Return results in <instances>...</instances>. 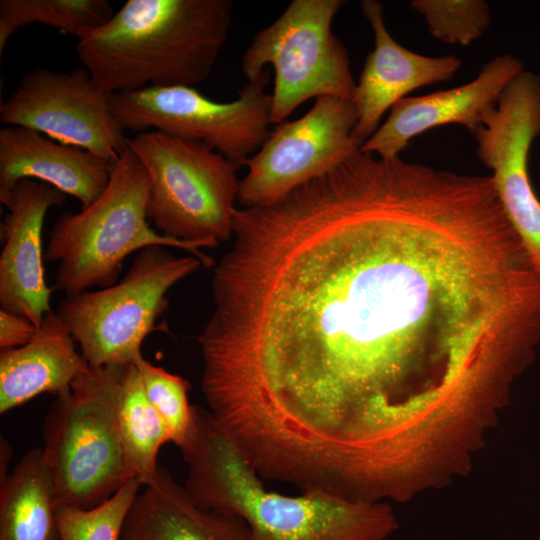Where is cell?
<instances>
[{"instance_id": "obj_1", "label": "cell", "mask_w": 540, "mask_h": 540, "mask_svg": "<svg viewBox=\"0 0 540 540\" xmlns=\"http://www.w3.org/2000/svg\"><path fill=\"white\" fill-rule=\"evenodd\" d=\"M198 336L202 392L270 480L383 483L534 362L540 274L490 176L360 149L235 209Z\"/></svg>"}, {"instance_id": "obj_2", "label": "cell", "mask_w": 540, "mask_h": 540, "mask_svg": "<svg viewBox=\"0 0 540 540\" xmlns=\"http://www.w3.org/2000/svg\"><path fill=\"white\" fill-rule=\"evenodd\" d=\"M179 449L189 497L205 509L240 518L247 540H388L399 527L387 502L267 490L235 440L200 406H193L192 424Z\"/></svg>"}, {"instance_id": "obj_3", "label": "cell", "mask_w": 540, "mask_h": 540, "mask_svg": "<svg viewBox=\"0 0 540 540\" xmlns=\"http://www.w3.org/2000/svg\"><path fill=\"white\" fill-rule=\"evenodd\" d=\"M231 0H128L77 40L94 82L114 94L146 87H195L228 38Z\"/></svg>"}, {"instance_id": "obj_4", "label": "cell", "mask_w": 540, "mask_h": 540, "mask_svg": "<svg viewBox=\"0 0 540 540\" xmlns=\"http://www.w3.org/2000/svg\"><path fill=\"white\" fill-rule=\"evenodd\" d=\"M127 143V142H126ZM149 175L128 145L113 161L108 185L80 212H65L53 224L44 252L58 262L56 287L67 295L117 283L125 259L150 246H171L193 254L205 266L212 259L196 244L156 232L146 208Z\"/></svg>"}, {"instance_id": "obj_5", "label": "cell", "mask_w": 540, "mask_h": 540, "mask_svg": "<svg viewBox=\"0 0 540 540\" xmlns=\"http://www.w3.org/2000/svg\"><path fill=\"white\" fill-rule=\"evenodd\" d=\"M125 367L90 366L57 395L44 420L42 458L58 506L95 507L134 478L118 425Z\"/></svg>"}, {"instance_id": "obj_6", "label": "cell", "mask_w": 540, "mask_h": 540, "mask_svg": "<svg viewBox=\"0 0 540 540\" xmlns=\"http://www.w3.org/2000/svg\"><path fill=\"white\" fill-rule=\"evenodd\" d=\"M126 142L149 175L147 218L161 234L200 248L231 237L238 165L201 142L160 131Z\"/></svg>"}, {"instance_id": "obj_7", "label": "cell", "mask_w": 540, "mask_h": 540, "mask_svg": "<svg viewBox=\"0 0 540 540\" xmlns=\"http://www.w3.org/2000/svg\"><path fill=\"white\" fill-rule=\"evenodd\" d=\"M200 264L195 256L176 257L162 246L144 248L120 282L66 295L56 313L90 366L133 363L145 338L158 329L167 292Z\"/></svg>"}, {"instance_id": "obj_8", "label": "cell", "mask_w": 540, "mask_h": 540, "mask_svg": "<svg viewBox=\"0 0 540 540\" xmlns=\"http://www.w3.org/2000/svg\"><path fill=\"white\" fill-rule=\"evenodd\" d=\"M343 0H293L280 17L259 31L241 62L248 81L266 65L274 69L272 124H279L311 98L333 96L353 100L356 83L348 52L332 32Z\"/></svg>"}, {"instance_id": "obj_9", "label": "cell", "mask_w": 540, "mask_h": 540, "mask_svg": "<svg viewBox=\"0 0 540 540\" xmlns=\"http://www.w3.org/2000/svg\"><path fill=\"white\" fill-rule=\"evenodd\" d=\"M268 82L269 72L264 70L227 103L211 100L193 87L174 86L114 93L109 105L124 130H155L198 141L241 165L271 133Z\"/></svg>"}, {"instance_id": "obj_10", "label": "cell", "mask_w": 540, "mask_h": 540, "mask_svg": "<svg viewBox=\"0 0 540 540\" xmlns=\"http://www.w3.org/2000/svg\"><path fill=\"white\" fill-rule=\"evenodd\" d=\"M356 123L353 101L316 98L301 118L279 123L244 163L248 172L239 181L237 200L245 208L270 205L331 171L360 149L352 138Z\"/></svg>"}, {"instance_id": "obj_11", "label": "cell", "mask_w": 540, "mask_h": 540, "mask_svg": "<svg viewBox=\"0 0 540 540\" xmlns=\"http://www.w3.org/2000/svg\"><path fill=\"white\" fill-rule=\"evenodd\" d=\"M110 95L84 67L70 72L36 68L0 103V120L115 161L127 137L111 112Z\"/></svg>"}, {"instance_id": "obj_12", "label": "cell", "mask_w": 540, "mask_h": 540, "mask_svg": "<svg viewBox=\"0 0 540 540\" xmlns=\"http://www.w3.org/2000/svg\"><path fill=\"white\" fill-rule=\"evenodd\" d=\"M474 135L477 156L492 171L500 204L540 273V201L528 170L531 144L540 136V76L518 75Z\"/></svg>"}, {"instance_id": "obj_13", "label": "cell", "mask_w": 540, "mask_h": 540, "mask_svg": "<svg viewBox=\"0 0 540 540\" xmlns=\"http://www.w3.org/2000/svg\"><path fill=\"white\" fill-rule=\"evenodd\" d=\"M0 201L9 211L1 225V310L24 317L38 328L51 311L54 291L46 283L43 266L44 219L48 210L62 206L66 197L51 185L22 179L0 196Z\"/></svg>"}, {"instance_id": "obj_14", "label": "cell", "mask_w": 540, "mask_h": 540, "mask_svg": "<svg viewBox=\"0 0 540 540\" xmlns=\"http://www.w3.org/2000/svg\"><path fill=\"white\" fill-rule=\"evenodd\" d=\"M523 71L519 59L502 55L487 62L469 83L403 98L360 150L384 159L396 158L414 137L449 124H460L475 134L504 90Z\"/></svg>"}, {"instance_id": "obj_15", "label": "cell", "mask_w": 540, "mask_h": 540, "mask_svg": "<svg viewBox=\"0 0 540 540\" xmlns=\"http://www.w3.org/2000/svg\"><path fill=\"white\" fill-rule=\"evenodd\" d=\"M361 9L374 32L375 47L366 58L352 100L357 111L352 138L360 148L389 108L417 88L451 79L462 63L455 56L428 57L401 46L385 26L380 2L364 0Z\"/></svg>"}, {"instance_id": "obj_16", "label": "cell", "mask_w": 540, "mask_h": 540, "mask_svg": "<svg viewBox=\"0 0 540 540\" xmlns=\"http://www.w3.org/2000/svg\"><path fill=\"white\" fill-rule=\"evenodd\" d=\"M113 161L16 126L0 130V196L33 179L77 198L82 208L108 185Z\"/></svg>"}, {"instance_id": "obj_17", "label": "cell", "mask_w": 540, "mask_h": 540, "mask_svg": "<svg viewBox=\"0 0 540 540\" xmlns=\"http://www.w3.org/2000/svg\"><path fill=\"white\" fill-rule=\"evenodd\" d=\"M75 340L52 310L25 345L0 353V413L4 414L43 393L68 390L90 367Z\"/></svg>"}, {"instance_id": "obj_18", "label": "cell", "mask_w": 540, "mask_h": 540, "mask_svg": "<svg viewBox=\"0 0 540 540\" xmlns=\"http://www.w3.org/2000/svg\"><path fill=\"white\" fill-rule=\"evenodd\" d=\"M143 487L126 518L122 540H247L240 518L196 504L163 466Z\"/></svg>"}, {"instance_id": "obj_19", "label": "cell", "mask_w": 540, "mask_h": 540, "mask_svg": "<svg viewBox=\"0 0 540 540\" xmlns=\"http://www.w3.org/2000/svg\"><path fill=\"white\" fill-rule=\"evenodd\" d=\"M53 484L42 450L26 452L0 488V540H60Z\"/></svg>"}, {"instance_id": "obj_20", "label": "cell", "mask_w": 540, "mask_h": 540, "mask_svg": "<svg viewBox=\"0 0 540 540\" xmlns=\"http://www.w3.org/2000/svg\"><path fill=\"white\" fill-rule=\"evenodd\" d=\"M118 425L131 475L145 486L156 476L157 456L170 441L168 429L148 400L134 363L125 367L118 402Z\"/></svg>"}, {"instance_id": "obj_21", "label": "cell", "mask_w": 540, "mask_h": 540, "mask_svg": "<svg viewBox=\"0 0 540 540\" xmlns=\"http://www.w3.org/2000/svg\"><path fill=\"white\" fill-rule=\"evenodd\" d=\"M114 14L107 0H1L0 54L19 29L34 23L81 38Z\"/></svg>"}, {"instance_id": "obj_22", "label": "cell", "mask_w": 540, "mask_h": 540, "mask_svg": "<svg viewBox=\"0 0 540 540\" xmlns=\"http://www.w3.org/2000/svg\"><path fill=\"white\" fill-rule=\"evenodd\" d=\"M141 486L133 478L109 499L89 509L59 506L57 519L60 540L122 539L126 518Z\"/></svg>"}, {"instance_id": "obj_23", "label": "cell", "mask_w": 540, "mask_h": 540, "mask_svg": "<svg viewBox=\"0 0 540 540\" xmlns=\"http://www.w3.org/2000/svg\"><path fill=\"white\" fill-rule=\"evenodd\" d=\"M133 363L139 371L148 400L168 429L170 442L179 448L192 424L193 405L188 400L190 383L179 375L153 365L142 354Z\"/></svg>"}, {"instance_id": "obj_24", "label": "cell", "mask_w": 540, "mask_h": 540, "mask_svg": "<svg viewBox=\"0 0 540 540\" xmlns=\"http://www.w3.org/2000/svg\"><path fill=\"white\" fill-rule=\"evenodd\" d=\"M410 7L424 16L434 37L448 44L467 46L490 24L489 7L482 0H415Z\"/></svg>"}, {"instance_id": "obj_25", "label": "cell", "mask_w": 540, "mask_h": 540, "mask_svg": "<svg viewBox=\"0 0 540 540\" xmlns=\"http://www.w3.org/2000/svg\"><path fill=\"white\" fill-rule=\"evenodd\" d=\"M37 327L24 317L0 310V349L9 350L27 344Z\"/></svg>"}, {"instance_id": "obj_26", "label": "cell", "mask_w": 540, "mask_h": 540, "mask_svg": "<svg viewBox=\"0 0 540 540\" xmlns=\"http://www.w3.org/2000/svg\"><path fill=\"white\" fill-rule=\"evenodd\" d=\"M537 540H540V536L538 537V539H537Z\"/></svg>"}]
</instances>
